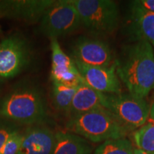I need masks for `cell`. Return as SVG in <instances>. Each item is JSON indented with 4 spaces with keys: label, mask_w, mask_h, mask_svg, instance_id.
Returning a JSON list of instances; mask_svg holds the SVG:
<instances>
[{
    "label": "cell",
    "mask_w": 154,
    "mask_h": 154,
    "mask_svg": "<svg viewBox=\"0 0 154 154\" xmlns=\"http://www.w3.org/2000/svg\"><path fill=\"white\" fill-rule=\"evenodd\" d=\"M114 64L117 76L128 94L142 99L149 95L154 87V53L149 42L135 40L126 46Z\"/></svg>",
    "instance_id": "obj_1"
},
{
    "label": "cell",
    "mask_w": 154,
    "mask_h": 154,
    "mask_svg": "<svg viewBox=\"0 0 154 154\" xmlns=\"http://www.w3.org/2000/svg\"><path fill=\"white\" fill-rule=\"evenodd\" d=\"M47 116V100L34 84H18L0 99V117L17 125L42 124Z\"/></svg>",
    "instance_id": "obj_2"
},
{
    "label": "cell",
    "mask_w": 154,
    "mask_h": 154,
    "mask_svg": "<svg viewBox=\"0 0 154 154\" xmlns=\"http://www.w3.org/2000/svg\"><path fill=\"white\" fill-rule=\"evenodd\" d=\"M69 131L94 143L126 138L130 130L104 108L95 109L69 119Z\"/></svg>",
    "instance_id": "obj_3"
},
{
    "label": "cell",
    "mask_w": 154,
    "mask_h": 154,
    "mask_svg": "<svg viewBox=\"0 0 154 154\" xmlns=\"http://www.w3.org/2000/svg\"><path fill=\"white\" fill-rule=\"evenodd\" d=\"M81 24L94 34H109L119 24V9L111 0H71Z\"/></svg>",
    "instance_id": "obj_4"
},
{
    "label": "cell",
    "mask_w": 154,
    "mask_h": 154,
    "mask_svg": "<svg viewBox=\"0 0 154 154\" xmlns=\"http://www.w3.org/2000/svg\"><path fill=\"white\" fill-rule=\"evenodd\" d=\"M38 32L49 38H57L78 29L81 20L71 0L54 1L39 20Z\"/></svg>",
    "instance_id": "obj_5"
},
{
    "label": "cell",
    "mask_w": 154,
    "mask_h": 154,
    "mask_svg": "<svg viewBox=\"0 0 154 154\" xmlns=\"http://www.w3.org/2000/svg\"><path fill=\"white\" fill-rule=\"evenodd\" d=\"M104 109L131 131L145 124L149 116L150 106L144 99L130 94H106Z\"/></svg>",
    "instance_id": "obj_6"
},
{
    "label": "cell",
    "mask_w": 154,
    "mask_h": 154,
    "mask_svg": "<svg viewBox=\"0 0 154 154\" xmlns=\"http://www.w3.org/2000/svg\"><path fill=\"white\" fill-rule=\"evenodd\" d=\"M32 53L27 41L18 34L0 38V79L14 78L27 68Z\"/></svg>",
    "instance_id": "obj_7"
},
{
    "label": "cell",
    "mask_w": 154,
    "mask_h": 154,
    "mask_svg": "<svg viewBox=\"0 0 154 154\" xmlns=\"http://www.w3.org/2000/svg\"><path fill=\"white\" fill-rule=\"evenodd\" d=\"M72 51L73 60L88 66L109 67L114 63L110 47L99 38L79 36L75 41Z\"/></svg>",
    "instance_id": "obj_8"
},
{
    "label": "cell",
    "mask_w": 154,
    "mask_h": 154,
    "mask_svg": "<svg viewBox=\"0 0 154 154\" xmlns=\"http://www.w3.org/2000/svg\"><path fill=\"white\" fill-rule=\"evenodd\" d=\"M86 85L103 94L121 93V81L116 72L115 64L109 67L92 66L74 60Z\"/></svg>",
    "instance_id": "obj_9"
},
{
    "label": "cell",
    "mask_w": 154,
    "mask_h": 154,
    "mask_svg": "<svg viewBox=\"0 0 154 154\" xmlns=\"http://www.w3.org/2000/svg\"><path fill=\"white\" fill-rule=\"evenodd\" d=\"M50 42L51 82L71 86H78L84 83L73 59L61 49L57 38H50Z\"/></svg>",
    "instance_id": "obj_10"
},
{
    "label": "cell",
    "mask_w": 154,
    "mask_h": 154,
    "mask_svg": "<svg viewBox=\"0 0 154 154\" xmlns=\"http://www.w3.org/2000/svg\"><path fill=\"white\" fill-rule=\"evenodd\" d=\"M54 2V0H0V18L35 23Z\"/></svg>",
    "instance_id": "obj_11"
},
{
    "label": "cell",
    "mask_w": 154,
    "mask_h": 154,
    "mask_svg": "<svg viewBox=\"0 0 154 154\" xmlns=\"http://www.w3.org/2000/svg\"><path fill=\"white\" fill-rule=\"evenodd\" d=\"M55 134L48 127L32 126L23 133L19 154H52Z\"/></svg>",
    "instance_id": "obj_12"
},
{
    "label": "cell",
    "mask_w": 154,
    "mask_h": 154,
    "mask_svg": "<svg viewBox=\"0 0 154 154\" xmlns=\"http://www.w3.org/2000/svg\"><path fill=\"white\" fill-rule=\"evenodd\" d=\"M105 96L106 94L96 91L83 83L77 88L67 115L72 119L88 111L104 108Z\"/></svg>",
    "instance_id": "obj_13"
},
{
    "label": "cell",
    "mask_w": 154,
    "mask_h": 154,
    "mask_svg": "<svg viewBox=\"0 0 154 154\" xmlns=\"http://www.w3.org/2000/svg\"><path fill=\"white\" fill-rule=\"evenodd\" d=\"M130 30L135 40L145 39L154 47V12L131 5Z\"/></svg>",
    "instance_id": "obj_14"
},
{
    "label": "cell",
    "mask_w": 154,
    "mask_h": 154,
    "mask_svg": "<svg viewBox=\"0 0 154 154\" xmlns=\"http://www.w3.org/2000/svg\"><path fill=\"white\" fill-rule=\"evenodd\" d=\"M92 146L85 138L72 132L58 131L52 154H90Z\"/></svg>",
    "instance_id": "obj_15"
},
{
    "label": "cell",
    "mask_w": 154,
    "mask_h": 154,
    "mask_svg": "<svg viewBox=\"0 0 154 154\" xmlns=\"http://www.w3.org/2000/svg\"><path fill=\"white\" fill-rule=\"evenodd\" d=\"M78 86H71L52 82L51 101L56 110L68 113Z\"/></svg>",
    "instance_id": "obj_16"
},
{
    "label": "cell",
    "mask_w": 154,
    "mask_h": 154,
    "mask_svg": "<svg viewBox=\"0 0 154 154\" xmlns=\"http://www.w3.org/2000/svg\"><path fill=\"white\" fill-rule=\"evenodd\" d=\"M131 142L126 138L107 140L100 145L94 154H133Z\"/></svg>",
    "instance_id": "obj_17"
},
{
    "label": "cell",
    "mask_w": 154,
    "mask_h": 154,
    "mask_svg": "<svg viewBox=\"0 0 154 154\" xmlns=\"http://www.w3.org/2000/svg\"><path fill=\"white\" fill-rule=\"evenodd\" d=\"M134 139L138 149L154 154V124L143 125L134 134Z\"/></svg>",
    "instance_id": "obj_18"
},
{
    "label": "cell",
    "mask_w": 154,
    "mask_h": 154,
    "mask_svg": "<svg viewBox=\"0 0 154 154\" xmlns=\"http://www.w3.org/2000/svg\"><path fill=\"white\" fill-rule=\"evenodd\" d=\"M23 139V133L17 131L7 140L0 154H19Z\"/></svg>",
    "instance_id": "obj_19"
},
{
    "label": "cell",
    "mask_w": 154,
    "mask_h": 154,
    "mask_svg": "<svg viewBox=\"0 0 154 154\" xmlns=\"http://www.w3.org/2000/svg\"><path fill=\"white\" fill-rule=\"evenodd\" d=\"M17 131L18 125L0 117V151L7 140Z\"/></svg>",
    "instance_id": "obj_20"
},
{
    "label": "cell",
    "mask_w": 154,
    "mask_h": 154,
    "mask_svg": "<svg viewBox=\"0 0 154 154\" xmlns=\"http://www.w3.org/2000/svg\"><path fill=\"white\" fill-rule=\"evenodd\" d=\"M131 5L139 7L144 10L154 12V0H138L133 1Z\"/></svg>",
    "instance_id": "obj_21"
},
{
    "label": "cell",
    "mask_w": 154,
    "mask_h": 154,
    "mask_svg": "<svg viewBox=\"0 0 154 154\" xmlns=\"http://www.w3.org/2000/svg\"><path fill=\"white\" fill-rule=\"evenodd\" d=\"M149 116L151 119L154 121V102L152 103L151 106H150V111H149Z\"/></svg>",
    "instance_id": "obj_22"
},
{
    "label": "cell",
    "mask_w": 154,
    "mask_h": 154,
    "mask_svg": "<svg viewBox=\"0 0 154 154\" xmlns=\"http://www.w3.org/2000/svg\"><path fill=\"white\" fill-rule=\"evenodd\" d=\"M133 154H151L147 153V152L143 151V150L140 149H134V153Z\"/></svg>",
    "instance_id": "obj_23"
},
{
    "label": "cell",
    "mask_w": 154,
    "mask_h": 154,
    "mask_svg": "<svg viewBox=\"0 0 154 154\" xmlns=\"http://www.w3.org/2000/svg\"><path fill=\"white\" fill-rule=\"evenodd\" d=\"M4 82V80L2 79H0V88H1L2 86V82Z\"/></svg>",
    "instance_id": "obj_24"
},
{
    "label": "cell",
    "mask_w": 154,
    "mask_h": 154,
    "mask_svg": "<svg viewBox=\"0 0 154 154\" xmlns=\"http://www.w3.org/2000/svg\"><path fill=\"white\" fill-rule=\"evenodd\" d=\"M0 29H1V26H0Z\"/></svg>",
    "instance_id": "obj_25"
}]
</instances>
